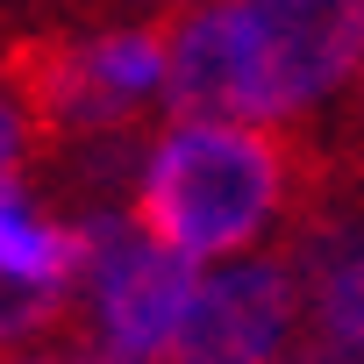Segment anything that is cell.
Instances as JSON below:
<instances>
[{
  "instance_id": "12",
  "label": "cell",
  "mask_w": 364,
  "mask_h": 364,
  "mask_svg": "<svg viewBox=\"0 0 364 364\" xmlns=\"http://www.w3.org/2000/svg\"><path fill=\"white\" fill-rule=\"evenodd\" d=\"M15 364H65V357H15Z\"/></svg>"
},
{
  "instance_id": "4",
  "label": "cell",
  "mask_w": 364,
  "mask_h": 364,
  "mask_svg": "<svg viewBox=\"0 0 364 364\" xmlns=\"http://www.w3.org/2000/svg\"><path fill=\"white\" fill-rule=\"evenodd\" d=\"M300 328V279L286 257H250L193 286L164 364H272Z\"/></svg>"
},
{
  "instance_id": "5",
  "label": "cell",
  "mask_w": 364,
  "mask_h": 364,
  "mask_svg": "<svg viewBox=\"0 0 364 364\" xmlns=\"http://www.w3.org/2000/svg\"><path fill=\"white\" fill-rule=\"evenodd\" d=\"M272 114L328 107L364 65V0H243Z\"/></svg>"
},
{
  "instance_id": "1",
  "label": "cell",
  "mask_w": 364,
  "mask_h": 364,
  "mask_svg": "<svg viewBox=\"0 0 364 364\" xmlns=\"http://www.w3.org/2000/svg\"><path fill=\"white\" fill-rule=\"evenodd\" d=\"M314 171L307 136L272 122H171L136 171V229L178 257H229L272 236Z\"/></svg>"
},
{
  "instance_id": "8",
  "label": "cell",
  "mask_w": 364,
  "mask_h": 364,
  "mask_svg": "<svg viewBox=\"0 0 364 364\" xmlns=\"http://www.w3.org/2000/svg\"><path fill=\"white\" fill-rule=\"evenodd\" d=\"M336 100H343V122H336V136L314 143V157L336 164V171H364V65H357V79H350Z\"/></svg>"
},
{
  "instance_id": "7",
  "label": "cell",
  "mask_w": 364,
  "mask_h": 364,
  "mask_svg": "<svg viewBox=\"0 0 364 364\" xmlns=\"http://www.w3.org/2000/svg\"><path fill=\"white\" fill-rule=\"evenodd\" d=\"M65 307H72V293H58V286H29V279H8V272H0V350L36 343L43 328L65 321Z\"/></svg>"
},
{
  "instance_id": "3",
  "label": "cell",
  "mask_w": 364,
  "mask_h": 364,
  "mask_svg": "<svg viewBox=\"0 0 364 364\" xmlns=\"http://www.w3.org/2000/svg\"><path fill=\"white\" fill-rule=\"evenodd\" d=\"M157 107L171 122H279L243 0H193L171 15Z\"/></svg>"
},
{
  "instance_id": "6",
  "label": "cell",
  "mask_w": 364,
  "mask_h": 364,
  "mask_svg": "<svg viewBox=\"0 0 364 364\" xmlns=\"http://www.w3.org/2000/svg\"><path fill=\"white\" fill-rule=\"evenodd\" d=\"M0 272L29 279V286H58V293H72V279H79L72 222H50L15 178L0 186Z\"/></svg>"
},
{
  "instance_id": "2",
  "label": "cell",
  "mask_w": 364,
  "mask_h": 364,
  "mask_svg": "<svg viewBox=\"0 0 364 364\" xmlns=\"http://www.w3.org/2000/svg\"><path fill=\"white\" fill-rule=\"evenodd\" d=\"M164 29L171 15L107 22V29H0V86L29 122V157L100 136V129H143L164 79Z\"/></svg>"
},
{
  "instance_id": "10",
  "label": "cell",
  "mask_w": 364,
  "mask_h": 364,
  "mask_svg": "<svg viewBox=\"0 0 364 364\" xmlns=\"http://www.w3.org/2000/svg\"><path fill=\"white\" fill-rule=\"evenodd\" d=\"M29 164V122H22V107L8 100V86H0V186Z\"/></svg>"
},
{
  "instance_id": "11",
  "label": "cell",
  "mask_w": 364,
  "mask_h": 364,
  "mask_svg": "<svg viewBox=\"0 0 364 364\" xmlns=\"http://www.w3.org/2000/svg\"><path fill=\"white\" fill-rule=\"evenodd\" d=\"M129 8H157V15H178V8H193V0H129Z\"/></svg>"
},
{
  "instance_id": "9",
  "label": "cell",
  "mask_w": 364,
  "mask_h": 364,
  "mask_svg": "<svg viewBox=\"0 0 364 364\" xmlns=\"http://www.w3.org/2000/svg\"><path fill=\"white\" fill-rule=\"evenodd\" d=\"M272 364H364V350H350V343H336L328 328H314V321H307V328H293V336L279 343V357H272Z\"/></svg>"
}]
</instances>
